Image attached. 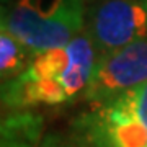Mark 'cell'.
Instances as JSON below:
<instances>
[{"mask_svg": "<svg viewBox=\"0 0 147 147\" xmlns=\"http://www.w3.org/2000/svg\"><path fill=\"white\" fill-rule=\"evenodd\" d=\"M98 57V47L84 30L65 46L34 54L20 75L2 82V105L11 111H23L82 98Z\"/></svg>", "mask_w": 147, "mask_h": 147, "instance_id": "1", "label": "cell"}, {"mask_svg": "<svg viewBox=\"0 0 147 147\" xmlns=\"http://www.w3.org/2000/svg\"><path fill=\"white\" fill-rule=\"evenodd\" d=\"M59 141L62 147H147V84L88 105Z\"/></svg>", "mask_w": 147, "mask_h": 147, "instance_id": "2", "label": "cell"}, {"mask_svg": "<svg viewBox=\"0 0 147 147\" xmlns=\"http://www.w3.org/2000/svg\"><path fill=\"white\" fill-rule=\"evenodd\" d=\"M87 0H13L2 8V26L33 54L65 46L85 30Z\"/></svg>", "mask_w": 147, "mask_h": 147, "instance_id": "3", "label": "cell"}, {"mask_svg": "<svg viewBox=\"0 0 147 147\" xmlns=\"http://www.w3.org/2000/svg\"><path fill=\"white\" fill-rule=\"evenodd\" d=\"M85 31L100 54L147 38V0H87Z\"/></svg>", "mask_w": 147, "mask_h": 147, "instance_id": "4", "label": "cell"}, {"mask_svg": "<svg viewBox=\"0 0 147 147\" xmlns=\"http://www.w3.org/2000/svg\"><path fill=\"white\" fill-rule=\"evenodd\" d=\"M144 84H147V38L100 54L82 100L88 105L100 103Z\"/></svg>", "mask_w": 147, "mask_h": 147, "instance_id": "5", "label": "cell"}, {"mask_svg": "<svg viewBox=\"0 0 147 147\" xmlns=\"http://www.w3.org/2000/svg\"><path fill=\"white\" fill-rule=\"evenodd\" d=\"M41 123L33 115H15L2 123L0 147H62L59 137L41 139Z\"/></svg>", "mask_w": 147, "mask_h": 147, "instance_id": "6", "label": "cell"}, {"mask_svg": "<svg viewBox=\"0 0 147 147\" xmlns=\"http://www.w3.org/2000/svg\"><path fill=\"white\" fill-rule=\"evenodd\" d=\"M34 54L5 26H0V77L2 82L20 75Z\"/></svg>", "mask_w": 147, "mask_h": 147, "instance_id": "7", "label": "cell"}]
</instances>
